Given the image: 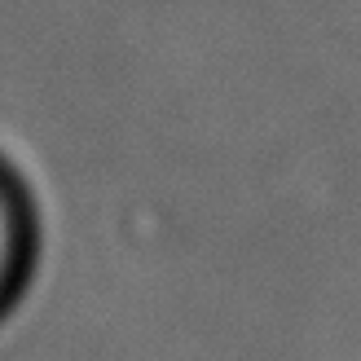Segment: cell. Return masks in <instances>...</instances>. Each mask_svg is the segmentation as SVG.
Segmentation results:
<instances>
[{
	"label": "cell",
	"mask_w": 361,
	"mask_h": 361,
	"mask_svg": "<svg viewBox=\"0 0 361 361\" xmlns=\"http://www.w3.org/2000/svg\"><path fill=\"white\" fill-rule=\"evenodd\" d=\"M18 260H23V221H18L13 198L0 190V295L9 291V282L18 274Z\"/></svg>",
	"instance_id": "obj_1"
}]
</instances>
